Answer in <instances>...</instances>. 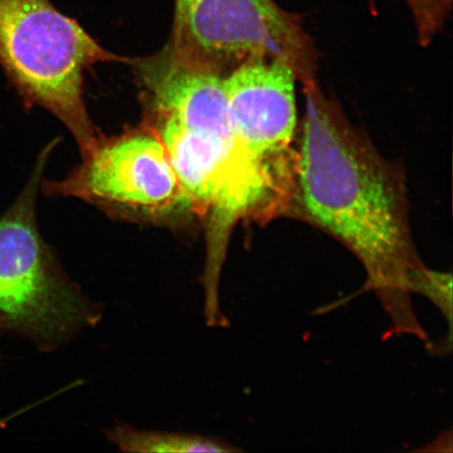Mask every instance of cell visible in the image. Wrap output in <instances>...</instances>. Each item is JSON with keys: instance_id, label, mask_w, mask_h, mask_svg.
<instances>
[{"instance_id": "6da1fadb", "label": "cell", "mask_w": 453, "mask_h": 453, "mask_svg": "<svg viewBox=\"0 0 453 453\" xmlns=\"http://www.w3.org/2000/svg\"><path fill=\"white\" fill-rule=\"evenodd\" d=\"M305 111L286 218L334 237L366 272L396 336H429L412 305L411 280L424 264L413 241L403 170L353 126L319 82L303 88Z\"/></svg>"}, {"instance_id": "7a4b0ae2", "label": "cell", "mask_w": 453, "mask_h": 453, "mask_svg": "<svg viewBox=\"0 0 453 453\" xmlns=\"http://www.w3.org/2000/svg\"><path fill=\"white\" fill-rule=\"evenodd\" d=\"M109 52L50 0H0V65L27 106L52 112L76 139L82 156L104 137L88 113L84 73Z\"/></svg>"}, {"instance_id": "3957f363", "label": "cell", "mask_w": 453, "mask_h": 453, "mask_svg": "<svg viewBox=\"0 0 453 453\" xmlns=\"http://www.w3.org/2000/svg\"><path fill=\"white\" fill-rule=\"evenodd\" d=\"M55 145L41 152L24 190L0 217V330L41 349L58 347L100 319L38 231V189Z\"/></svg>"}, {"instance_id": "277c9868", "label": "cell", "mask_w": 453, "mask_h": 453, "mask_svg": "<svg viewBox=\"0 0 453 453\" xmlns=\"http://www.w3.org/2000/svg\"><path fill=\"white\" fill-rule=\"evenodd\" d=\"M296 73L280 61H249L225 77L236 166L253 222L285 218L297 152Z\"/></svg>"}, {"instance_id": "5b68a950", "label": "cell", "mask_w": 453, "mask_h": 453, "mask_svg": "<svg viewBox=\"0 0 453 453\" xmlns=\"http://www.w3.org/2000/svg\"><path fill=\"white\" fill-rule=\"evenodd\" d=\"M182 64L226 77L246 62L280 61L303 88L319 82V52L302 16L275 0H174L164 49Z\"/></svg>"}, {"instance_id": "8992f818", "label": "cell", "mask_w": 453, "mask_h": 453, "mask_svg": "<svg viewBox=\"0 0 453 453\" xmlns=\"http://www.w3.org/2000/svg\"><path fill=\"white\" fill-rule=\"evenodd\" d=\"M48 188L137 219L161 220L191 211L161 139L147 132L102 138L81 166Z\"/></svg>"}, {"instance_id": "52a82bcc", "label": "cell", "mask_w": 453, "mask_h": 453, "mask_svg": "<svg viewBox=\"0 0 453 453\" xmlns=\"http://www.w3.org/2000/svg\"><path fill=\"white\" fill-rule=\"evenodd\" d=\"M109 439L119 449L126 452H234L235 447L225 441L203 435L150 432L128 426H117L109 433Z\"/></svg>"}, {"instance_id": "ba28073f", "label": "cell", "mask_w": 453, "mask_h": 453, "mask_svg": "<svg viewBox=\"0 0 453 453\" xmlns=\"http://www.w3.org/2000/svg\"><path fill=\"white\" fill-rule=\"evenodd\" d=\"M412 294H421L435 304L449 322V342H452V276L450 273L428 269L426 265L418 268L411 280Z\"/></svg>"}, {"instance_id": "9c48e42d", "label": "cell", "mask_w": 453, "mask_h": 453, "mask_svg": "<svg viewBox=\"0 0 453 453\" xmlns=\"http://www.w3.org/2000/svg\"><path fill=\"white\" fill-rule=\"evenodd\" d=\"M415 22L418 44L428 47L451 15L453 0H405Z\"/></svg>"}]
</instances>
